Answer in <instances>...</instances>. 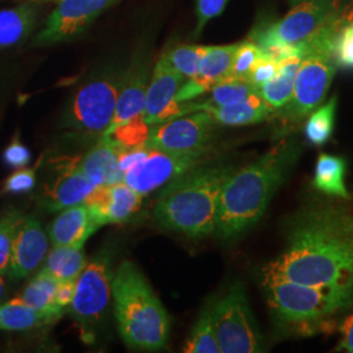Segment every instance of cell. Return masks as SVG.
<instances>
[{"label":"cell","mask_w":353,"mask_h":353,"mask_svg":"<svg viewBox=\"0 0 353 353\" xmlns=\"http://www.w3.org/2000/svg\"><path fill=\"white\" fill-rule=\"evenodd\" d=\"M214 122L221 126H249L268 121L276 112L261 97L258 92L242 101L234 102L220 108L207 109Z\"/></svg>","instance_id":"obj_21"},{"label":"cell","mask_w":353,"mask_h":353,"mask_svg":"<svg viewBox=\"0 0 353 353\" xmlns=\"http://www.w3.org/2000/svg\"><path fill=\"white\" fill-rule=\"evenodd\" d=\"M338 108V97L334 96L325 105L318 106L312 112L305 123V137L313 145L321 147L327 143L334 132L335 115Z\"/></svg>","instance_id":"obj_30"},{"label":"cell","mask_w":353,"mask_h":353,"mask_svg":"<svg viewBox=\"0 0 353 353\" xmlns=\"http://www.w3.org/2000/svg\"><path fill=\"white\" fill-rule=\"evenodd\" d=\"M185 353H220L211 303L203 309L183 347Z\"/></svg>","instance_id":"obj_31"},{"label":"cell","mask_w":353,"mask_h":353,"mask_svg":"<svg viewBox=\"0 0 353 353\" xmlns=\"http://www.w3.org/2000/svg\"><path fill=\"white\" fill-rule=\"evenodd\" d=\"M217 123L211 114L196 110L151 126L145 147L170 152L211 150Z\"/></svg>","instance_id":"obj_12"},{"label":"cell","mask_w":353,"mask_h":353,"mask_svg":"<svg viewBox=\"0 0 353 353\" xmlns=\"http://www.w3.org/2000/svg\"><path fill=\"white\" fill-rule=\"evenodd\" d=\"M36 186V168H20L7 178L3 191L7 194H24Z\"/></svg>","instance_id":"obj_37"},{"label":"cell","mask_w":353,"mask_h":353,"mask_svg":"<svg viewBox=\"0 0 353 353\" xmlns=\"http://www.w3.org/2000/svg\"><path fill=\"white\" fill-rule=\"evenodd\" d=\"M335 72L336 63L327 54L310 52L303 57L294 77L292 97L280 109V119L287 126L303 122L326 99Z\"/></svg>","instance_id":"obj_10"},{"label":"cell","mask_w":353,"mask_h":353,"mask_svg":"<svg viewBox=\"0 0 353 353\" xmlns=\"http://www.w3.org/2000/svg\"><path fill=\"white\" fill-rule=\"evenodd\" d=\"M50 248L49 234L36 216H24L16 239L7 275L12 280H23L43 263Z\"/></svg>","instance_id":"obj_15"},{"label":"cell","mask_w":353,"mask_h":353,"mask_svg":"<svg viewBox=\"0 0 353 353\" xmlns=\"http://www.w3.org/2000/svg\"><path fill=\"white\" fill-rule=\"evenodd\" d=\"M143 195L125 181L96 186L85 201L93 221L101 228L108 224H122L135 214L143 203Z\"/></svg>","instance_id":"obj_16"},{"label":"cell","mask_w":353,"mask_h":353,"mask_svg":"<svg viewBox=\"0 0 353 353\" xmlns=\"http://www.w3.org/2000/svg\"><path fill=\"white\" fill-rule=\"evenodd\" d=\"M32 1H55V0H32Z\"/></svg>","instance_id":"obj_45"},{"label":"cell","mask_w":353,"mask_h":353,"mask_svg":"<svg viewBox=\"0 0 353 353\" xmlns=\"http://www.w3.org/2000/svg\"><path fill=\"white\" fill-rule=\"evenodd\" d=\"M43 263L42 272L64 281L79 278L88 262L84 246H52Z\"/></svg>","instance_id":"obj_23"},{"label":"cell","mask_w":353,"mask_h":353,"mask_svg":"<svg viewBox=\"0 0 353 353\" xmlns=\"http://www.w3.org/2000/svg\"><path fill=\"white\" fill-rule=\"evenodd\" d=\"M347 166L344 159L327 153H321L316 160L313 178V189L330 196L347 198L351 192L345 186Z\"/></svg>","instance_id":"obj_24"},{"label":"cell","mask_w":353,"mask_h":353,"mask_svg":"<svg viewBox=\"0 0 353 353\" xmlns=\"http://www.w3.org/2000/svg\"><path fill=\"white\" fill-rule=\"evenodd\" d=\"M57 322L23 303L19 297L0 303V331H28Z\"/></svg>","instance_id":"obj_27"},{"label":"cell","mask_w":353,"mask_h":353,"mask_svg":"<svg viewBox=\"0 0 353 353\" xmlns=\"http://www.w3.org/2000/svg\"><path fill=\"white\" fill-rule=\"evenodd\" d=\"M114 316L119 334L131 350L156 352L169 341L170 318L139 268L123 261L112 281Z\"/></svg>","instance_id":"obj_4"},{"label":"cell","mask_w":353,"mask_h":353,"mask_svg":"<svg viewBox=\"0 0 353 353\" xmlns=\"http://www.w3.org/2000/svg\"><path fill=\"white\" fill-rule=\"evenodd\" d=\"M334 59L336 65L353 68V21L347 23L341 28L335 42Z\"/></svg>","instance_id":"obj_36"},{"label":"cell","mask_w":353,"mask_h":353,"mask_svg":"<svg viewBox=\"0 0 353 353\" xmlns=\"http://www.w3.org/2000/svg\"><path fill=\"white\" fill-rule=\"evenodd\" d=\"M265 301L279 331L312 336L334 327L335 318L353 305V297L332 290L259 275Z\"/></svg>","instance_id":"obj_5"},{"label":"cell","mask_w":353,"mask_h":353,"mask_svg":"<svg viewBox=\"0 0 353 353\" xmlns=\"http://www.w3.org/2000/svg\"><path fill=\"white\" fill-rule=\"evenodd\" d=\"M210 151L170 152L148 148L145 157L127 170L123 181L145 196L191 169L208 163Z\"/></svg>","instance_id":"obj_11"},{"label":"cell","mask_w":353,"mask_h":353,"mask_svg":"<svg viewBox=\"0 0 353 353\" xmlns=\"http://www.w3.org/2000/svg\"><path fill=\"white\" fill-rule=\"evenodd\" d=\"M122 74L94 76L77 89L65 108L62 127L81 137H102L113 121Z\"/></svg>","instance_id":"obj_6"},{"label":"cell","mask_w":353,"mask_h":353,"mask_svg":"<svg viewBox=\"0 0 353 353\" xmlns=\"http://www.w3.org/2000/svg\"><path fill=\"white\" fill-rule=\"evenodd\" d=\"M220 353H258L265 351V338L252 316L241 283L211 303Z\"/></svg>","instance_id":"obj_7"},{"label":"cell","mask_w":353,"mask_h":353,"mask_svg":"<svg viewBox=\"0 0 353 353\" xmlns=\"http://www.w3.org/2000/svg\"><path fill=\"white\" fill-rule=\"evenodd\" d=\"M305 0H290V3H293V4H299V3H303Z\"/></svg>","instance_id":"obj_44"},{"label":"cell","mask_w":353,"mask_h":353,"mask_svg":"<svg viewBox=\"0 0 353 353\" xmlns=\"http://www.w3.org/2000/svg\"><path fill=\"white\" fill-rule=\"evenodd\" d=\"M3 157L6 164L16 169L26 168L30 163V152L19 139L12 140V143L6 148Z\"/></svg>","instance_id":"obj_40"},{"label":"cell","mask_w":353,"mask_h":353,"mask_svg":"<svg viewBox=\"0 0 353 353\" xmlns=\"http://www.w3.org/2000/svg\"><path fill=\"white\" fill-rule=\"evenodd\" d=\"M229 0H196V17L198 23L195 28V34H199L203 28L212 19L221 14L225 10Z\"/></svg>","instance_id":"obj_38"},{"label":"cell","mask_w":353,"mask_h":353,"mask_svg":"<svg viewBox=\"0 0 353 353\" xmlns=\"http://www.w3.org/2000/svg\"><path fill=\"white\" fill-rule=\"evenodd\" d=\"M151 75V63L144 57H139L137 61H134L122 74L113 121L105 134L132 119L134 117L143 114Z\"/></svg>","instance_id":"obj_17"},{"label":"cell","mask_w":353,"mask_h":353,"mask_svg":"<svg viewBox=\"0 0 353 353\" xmlns=\"http://www.w3.org/2000/svg\"><path fill=\"white\" fill-rule=\"evenodd\" d=\"M23 219L24 214L19 210H11L0 217V272L3 275L8 272L13 242Z\"/></svg>","instance_id":"obj_33"},{"label":"cell","mask_w":353,"mask_h":353,"mask_svg":"<svg viewBox=\"0 0 353 353\" xmlns=\"http://www.w3.org/2000/svg\"><path fill=\"white\" fill-rule=\"evenodd\" d=\"M76 280H64L59 281L58 288H57V294H55V301L58 307L62 310H68V306L72 303L74 294H75Z\"/></svg>","instance_id":"obj_42"},{"label":"cell","mask_w":353,"mask_h":353,"mask_svg":"<svg viewBox=\"0 0 353 353\" xmlns=\"http://www.w3.org/2000/svg\"><path fill=\"white\" fill-rule=\"evenodd\" d=\"M303 58L290 57L279 62L278 72L270 81L258 88V93L276 113L283 109L292 97L294 77Z\"/></svg>","instance_id":"obj_22"},{"label":"cell","mask_w":353,"mask_h":353,"mask_svg":"<svg viewBox=\"0 0 353 353\" xmlns=\"http://www.w3.org/2000/svg\"><path fill=\"white\" fill-rule=\"evenodd\" d=\"M255 92H258V89L249 80L227 77L214 84L210 90V97L205 101L192 102V110H207L242 101Z\"/></svg>","instance_id":"obj_29"},{"label":"cell","mask_w":353,"mask_h":353,"mask_svg":"<svg viewBox=\"0 0 353 353\" xmlns=\"http://www.w3.org/2000/svg\"><path fill=\"white\" fill-rule=\"evenodd\" d=\"M94 188L96 185L76 165H70L46 191L45 205L50 212H61L85 203Z\"/></svg>","instance_id":"obj_20"},{"label":"cell","mask_w":353,"mask_h":353,"mask_svg":"<svg viewBox=\"0 0 353 353\" xmlns=\"http://www.w3.org/2000/svg\"><path fill=\"white\" fill-rule=\"evenodd\" d=\"M113 274L110 254L102 252L88 262L76 279L75 294L68 312L87 343L93 341L96 330L106 316L112 300Z\"/></svg>","instance_id":"obj_8"},{"label":"cell","mask_w":353,"mask_h":353,"mask_svg":"<svg viewBox=\"0 0 353 353\" xmlns=\"http://www.w3.org/2000/svg\"><path fill=\"white\" fill-rule=\"evenodd\" d=\"M185 81L186 77L163 54L154 64L145 93L143 118L150 126L194 112L192 102L176 101V93Z\"/></svg>","instance_id":"obj_13"},{"label":"cell","mask_w":353,"mask_h":353,"mask_svg":"<svg viewBox=\"0 0 353 353\" xmlns=\"http://www.w3.org/2000/svg\"><path fill=\"white\" fill-rule=\"evenodd\" d=\"M36 23L34 8L29 4L0 11V49L21 43Z\"/></svg>","instance_id":"obj_28"},{"label":"cell","mask_w":353,"mask_h":353,"mask_svg":"<svg viewBox=\"0 0 353 353\" xmlns=\"http://www.w3.org/2000/svg\"><path fill=\"white\" fill-rule=\"evenodd\" d=\"M278 65V62L262 55L256 61V63L254 64L250 74L248 76V80L252 83L255 88L258 89L276 75Z\"/></svg>","instance_id":"obj_39"},{"label":"cell","mask_w":353,"mask_h":353,"mask_svg":"<svg viewBox=\"0 0 353 353\" xmlns=\"http://www.w3.org/2000/svg\"><path fill=\"white\" fill-rule=\"evenodd\" d=\"M150 130L151 126L144 121L143 114H140L103 135L110 137L122 150L130 151L145 145Z\"/></svg>","instance_id":"obj_32"},{"label":"cell","mask_w":353,"mask_h":353,"mask_svg":"<svg viewBox=\"0 0 353 353\" xmlns=\"http://www.w3.org/2000/svg\"><path fill=\"white\" fill-rule=\"evenodd\" d=\"M237 46L239 43L227 46H205L199 61L198 75L192 79L202 83L210 92L214 84L229 76Z\"/></svg>","instance_id":"obj_25"},{"label":"cell","mask_w":353,"mask_h":353,"mask_svg":"<svg viewBox=\"0 0 353 353\" xmlns=\"http://www.w3.org/2000/svg\"><path fill=\"white\" fill-rule=\"evenodd\" d=\"M263 55L261 48L252 42V39L241 42L234 52L233 62L230 67L229 76L230 79H246L250 74L254 64Z\"/></svg>","instance_id":"obj_35"},{"label":"cell","mask_w":353,"mask_h":353,"mask_svg":"<svg viewBox=\"0 0 353 353\" xmlns=\"http://www.w3.org/2000/svg\"><path fill=\"white\" fill-rule=\"evenodd\" d=\"M339 332L341 339L335 348V352L353 353V313L341 322Z\"/></svg>","instance_id":"obj_41"},{"label":"cell","mask_w":353,"mask_h":353,"mask_svg":"<svg viewBox=\"0 0 353 353\" xmlns=\"http://www.w3.org/2000/svg\"><path fill=\"white\" fill-rule=\"evenodd\" d=\"M284 236L259 275L353 297V194L310 198L285 221Z\"/></svg>","instance_id":"obj_1"},{"label":"cell","mask_w":353,"mask_h":353,"mask_svg":"<svg viewBox=\"0 0 353 353\" xmlns=\"http://www.w3.org/2000/svg\"><path fill=\"white\" fill-rule=\"evenodd\" d=\"M123 151L125 150L110 137L102 135L97 143L80 157L76 166L96 186L114 185L125 179V173L119 168V156Z\"/></svg>","instance_id":"obj_18"},{"label":"cell","mask_w":353,"mask_h":353,"mask_svg":"<svg viewBox=\"0 0 353 353\" xmlns=\"http://www.w3.org/2000/svg\"><path fill=\"white\" fill-rule=\"evenodd\" d=\"M336 10L335 0H305L278 21L256 26L250 39L261 50L276 45H303L316 36Z\"/></svg>","instance_id":"obj_9"},{"label":"cell","mask_w":353,"mask_h":353,"mask_svg":"<svg viewBox=\"0 0 353 353\" xmlns=\"http://www.w3.org/2000/svg\"><path fill=\"white\" fill-rule=\"evenodd\" d=\"M115 0H61L33 43L49 46L74 37L93 23Z\"/></svg>","instance_id":"obj_14"},{"label":"cell","mask_w":353,"mask_h":353,"mask_svg":"<svg viewBox=\"0 0 353 353\" xmlns=\"http://www.w3.org/2000/svg\"><path fill=\"white\" fill-rule=\"evenodd\" d=\"M300 154L294 140L281 139L255 161L234 169L220 192L214 233L232 240L259 223Z\"/></svg>","instance_id":"obj_2"},{"label":"cell","mask_w":353,"mask_h":353,"mask_svg":"<svg viewBox=\"0 0 353 353\" xmlns=\"http://www.w3.org/2000/svg\"><path fill=\"white\" fill-rule=\"evenodd\" d=\"M99 228L83 203L62 210L52 220L48 233L52 246H84Z\"/></svg>","instance_id":"obj_19"},{"label":"cell","mask_w":353,"mask_h":353,"mask_svg":"<svg viewBox=\"0 0 353 353\" xmlns=\"http://www.w3.org/2000/svg\"><path fill=\"white\" fill-rule=\"evenodd\" d=\"M58 284L59 280L39 271L21 292L19 299L38 312L58 321L64 314V310L58 307L55 301Z\"/></svg>","instance_id":"obj_26"},{"label":"cell","mask_w":353,"mask_h":353,"mask_svg":"<svg viewBox=\"0 0 353 353\" xmlns=\"http://www.w3.org/2000/svg\"><path fill=\"white\" fill-rule=\"evenodd\" d=\"M233 172L230 165L204 163L178 176L160 189L153 205L154 220L190 239L212 234L220 192Z\"/></svg>","instance_id":"obj_3"},{"label":"cell","mask_w":353,"mask_h":353,"mask_svg":"<svg viewBox=\"0 0 353 353\" xmlns=\"http://www.w3.org/2000/svg\"><path fill=\"white\" fill-rule=\"evenodd\" d=\"M6 292H7L6 281H4V278H3V274L0 272V303H3V300L6 297Z\"/></svg>","instance_id":"obj_43"},{"label":"cell","mask_w":353,"mask_h":353,"mask_svg":"<svg viewBox=\"0 0 353 353\" xmlns=\"http://www.w3.org/2000/svg\"><path fill=\"white\" fill-rule=\"evenodd\" d=\"M205 46L195 45H178L172 50L165 52L169 63L186 79H192L198 75L199 61L202 58Z\"/></svg>","instance_id":"obj_34"}]
</instances>
